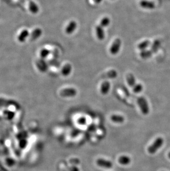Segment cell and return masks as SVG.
<instances>
[{"mask_svg": "<svg viewBox=\"0 0 170 171\" xmlns=\"http://www.w3.org/2000/svg\"><path fill=\"white\" fill-rule=\"evenodd\" d=\"M163 144V139L162 137L157 138L152 145L148 148V152L151 154H155L160 147H161Z\"/></svg>", "mask_w": 170, "mask_h": 171, "instance_id": "obj_1", "label": "cell"}, {"mask_svg": "<svg viewBox=\"0 0 170 171\" xmlns=\"http://www.w3.org/2000/svg\"><path fill=\"white\" fill-rule=\"evenodd\" d=\"M137 102L142 113L144 115L148 114L149 112V106L145 98L144 97H139L138 98Z\"/></svg>", "mask_w": 170, "mask_h": 171, "instance_id": "obj_2", "label": "cell"}, {"mask_svg": "<svg viewBox=\"0 0 170 171\" xmlns=\"http://www.w3.org/2000/svg\"><path fill=\"white\" fill-rule=\"evenodd\" d=\"M122 45V41L120 39L117 38L112 44L110 48V52L113 55L116 54L120 50V46Z\"/></svg>", "mask_w": 170, "mask_h": 171, "instance_id": "obj_3", "label": "cell"}, {"mask_svg": "<svg viewBox=\"0 0 170 171\" xmlns=\"http://www.w3.org/2000/svg\"><path fill=\"white\" fill-rule=\"evenodd\" d=\"M77 94V91L74 88H66L60 92V95L63 97H73Z\"/></svg>", "mask_w": 170, "mask_h": 171, "instance_id": "obj_4", "label": "cell"}, {"mask_svg": "<svg viewBox=\"0 0 170 171\" xmlns=\"http://www.w3.org/2000/svg\"><path fill=\"white\" fill-rule=\"evenodd\" d=\"M97 164L101 167H104L106 168H110L112 166V163L111 162L109 161H107L102 158H99L96 161Z\"/></svg>", "mask_w": 170, "mask_h": 171, "instance_id": "obj_5", "label": "cell"}, {"mask_svg": "<svg viewBox=\"0 0 170 171\" xmlns=\"http://www.w3.org/2000/svg\"><path fill=\"white\" fill-rule=\"evenodd\" d=\"M140 5L141 7L144 9H151L155 7V5L153 2L147 0H142V1H140Z\"/></svg>", "mask_w": 170, "mask_h": 171, "instance_id": "obj_6", "label": "cell"}, {"mask_svg": "<svg viewBox=\"0 0 170 171\" xmlns=\"http://www.w3.org/2000/svg\"><path fill=\"white\" fill-rule=\"evenodd\" d=\"M76 27H77L76 22L75 21H71L66 28L65 32L67 34H71L75 31Z\"/></svg>", "mask_w": 170, "mask_h": 171, "instance_id": "obj_7", "label": "cell"}, {"mask_svg": "<svg viewBox=\"0 0 170 171\" xmlns=\"http://www.w3.org/2000/svg\"><path fill=\"white\" fill-rule=\"evenodd\" d=\"M96 34L97 36V38L99 40L102 41L105 38V33L103 29V28L100 26H97L96 28Z\"/></svg>", "mask_w": 170, "mask_h": 171, "instance_id": "obj_8", "label": "cell"}, {"mask_svg": "<svg viewBox=\"0 0 170 171\" xmlns=\"http://www.w3.org/2000/svg\"><path fill=\"white\" fill-rule=\"evenodd\" d=\"M110 85L109 81H104L102 84L101 87V92L103 95H106L108 94L110 90Z\"/></svg>", "mask_w": 170, "mask_h": 171, "instance_id": "obj_9", "label": "cell"}, {"mask_svg": "<svg viewBox=\"0 0 170 171\" xmlns=\"http://www.w3.org/2000/svg\"><path fill=\"white\" fill-rule=\"evenodd\" d=\"M42 34V31L40 28H36L30 34V39L34 41L41 36Z\"/></svg>", "mask_w": 170, "mask_h": 171, "instance_id": "obj_10", "label": "cell"}, {"mask_svg": "<svg viewBox=\"0 0 170 171\" xmlns=\"http://www.w3.org/2000/svg\"><path fill=\"white\" fill-rule=\"evenodd\" d=\"M28 35H29L28 31L27 29L23 30L18 36L17 38H18V41L21 43L24 42L26 41V38L28 37Z\"/></svg>", "mask_w": 170, "mask_h": 171, "instance_id": "obj_11", "label": "cell"}, {"mask_svg": "<svg viewBox=\"0 0 170 171\" xmlns=\"http://www.w3.org/2000/svg\"><path fill=\"white\" fill-rule=\"evenodd\" d=\"M72 67L70 64H67L63 67L62 70V73L64 76H68L71 72Z\"/></svg>", "mask_w": 170, "mask_h": 171, "instance_id": "obj_12", "label": "cell"}, {"mask_svg": "<svg viewBox=\"0 0 170 171\" xmlns=\"http://www.w3.org/2000/svg\"><path fill=\"white\" fill-rule=\"evenodd\" d=\"M126 80L128 85L131 87H134L136 85V81L134 75L132 74H128L126 76Z\"/></svg>", "mask_w": 170, "mask_h": 171, "instance_id": "obj_13", "label": "cell"}, {"mask_svg": "<svg viewBox=\"0 0 170 171\" xmlns=\"http://www.w3.org/2000/svg\"><path fill=\"white\" fill-rule=\"evenodd\" d=\"M29 11L33 14H36L39 11V7L35 2L31 1L29 3Z\"/></svg>", "mask_w": 170, "mask_h": 171, "instance_id": "obj_14", "label": "cell"}, {"mask_svg": "<svg viewBox=\"0 0 170 171\" xmlns=\"http://www.w3.org/2000/svg\"><path fill=\"white\" fill-rule=\"evenodd\" d=\"M118 161L121 164L128 165L131 162V160L130 158L126 156H122L119 158Z\"/></svg>", "mask_w": 170, "mask_h": 171, "instance_id": "obj_15", "label": "cell"}, {"mask_svg": "<svg viewBox=\"0 0 170 171\" xmlns=\"http://www.w3.org/2000/svg\"><path fill=\"white\" fill-rule=\"evenodd\" d=\"M110 119L112 121L116 123H122L124 121V117L120 115H113L110 117Z\"/></svg>", "mask_w": 170, "mask_h": 171, "instance_id": "obj_16", "label": "cell"}, {"mask_svg": "<svg viewBox=\"0 0 170 171\" xmlns=\"http://www.w3.org/2000/svg\"><path fill=\"white\" fill-rule=\"evenodd\" d=\"M117 75H118V73L115 70H111L107 72L106 74H104L103 75V77L113 79V78L116 77H117Z\"/></svg>", "mask_w": 170, "mask_h": 171, "instance_id": "obj_17", "label": "cell"}, {"mask_svg": "<svg viewBox=\"0 0 170 171\" xmlns=\"http://www.w3.org/2000/svg\"><path fill=\"white\" fill-rule=\"evenodd\" d=\"M37 65L39 69L41 71L44 72L46 71L47 69V65L43 60H39L37 63Z\"/></svg>", "mask_w": 170, "mask_h": 171, "instance_id": "obj_18", "label": "cell"}, {"mask_svg": "<svg viewBox=\"0 0 170 171\" xmlns=\"http://www.w3.org/2000/svg\"><path fill=\"white\" fill-rule=\"evenodd\" d=\"M150 42L149 41H145L139 44V45H138V48L141 51H144L145 50L146 48H148L150 45Z\"/></svg>", "mask_w": 170, "mask_h": 171, "instance_id": "obj_19", "label": "cell"}, {"mask_svg": "<svg viewBox=\"0 0 170 171\" xmlns=\"http://www.w3.org/2000/svg\"><path fill=\"white\" fill-rule=\"evenodd\" d=\"M152 51H142L140 55L143 59H148L150 58L152 55Z\"/></svg>", "mask_w": 170, "mask_h": 171, "instance_id": "obj_20", "label": "cell"}, {"mask_svg": "<svg viewBox=\"0 0 170 171\" xmlns=\"http://www.w3.org/2000/svg\"><path fill=\"white\" fill-rule=\"evenodd\" d=\"M110 23V19L108 17H105L103 18L100 23V26L103 27H106L108 26Z\"/></svg>", "mask_w": 170, "mask_h": 171, "instance_id": "obj_21", "label": "cell"}, {"mask_svg": "<svg viewBox=\"0 0 170 171\" xmlns=\"http://www.w3.org/2000/svg\"><path fill=\"white\" fill-rule=\"evenodd\" d=\"M143 86L140 84H137L133 87V92L135 93H139L143 90Z\"/></svg>", "mask_w": 170, "mask_h": 171, "instance_id": "obj_22", "label": "cell"}, {"mask_svg": "<svg viewBox=\"0 0 170 171\" xmlns=\"http://www.w3.org/2000/svg\"><path fill=\"white\" fill-rule=\"evenodd\" d=\"M49 53H50V51L49 50H48L46 49H43L40 52V55L42 58H45L48 56Z\"/></svg>", "mask_w": 170, "mask_h": 171, "instance_id": "obj_23", "label": "cell"}, {"mask_svg": "<svg viewBox=\"0 0 170 171\" xmlns=\"http://www.w3.org/2000/svg\"><path fill=\"white\" fill-rule=\"evenodd\" d=\"M159 44L160 43L158 41H155L154 43L152 44V46L151 47V51H156V49L158 48Z\"/></svg>", "mask_w": 170, "mask_h": 171, "instance_id": "obj_24", "label": "cell"}, {"mask_svg": "<svg viewBox=\"0 0 170 171\" xmlns=\"http://www.w3.org/2000/svg\"><path fill=\"white\" fill-rule=\"evenodd\" d=\"M69 171H80V170L76 166H72L69 168Z\"/></svg>", "mask_w": 170, "mask_h": 171, "instance_id": "obj_25", "label": "cell"}, {"mask_svg": "<svg viewBox=\"0 0 170 171\" xmlns=\"http://www.w3.org/2000/svg\"><path fill=\"white\" fill-rule=\"evenodd\" d=\"M79 122L81 124H84L86 122V120H85V118H81V119H80Z\"/></svg>", "mask_w": 170, "mask_h": 171, "instance_id": "obj_26", "label": "cell"}, {"mask_svg": "<svg viewBox=\"0 0 170 171\" xmlns=\"http://www.w3.org/2000/svg\"><path fill=\"white\" fill-rule=\"evenodd\" d=\"M93 1L96 3H99L102 1V0H93Z\"/></svg>", "mask_w": 170, "mask_h": 171, "instance_id": "obj_27", "label": "cell"}, {"mask_svg": "<svg viewBox=\"0 0 170 171\" xmlns=\"http://www.w3.org/2000/svg\"><path fill=\"white\" fill-rule=\"evenodd\" d=\"M168 157H169V158H170V152H169V154H168Z\"/></svg>", "mask_w": 170, "mask_h": 171, "instance_id": "obj_28", "label": "cell"}]
</instances>
